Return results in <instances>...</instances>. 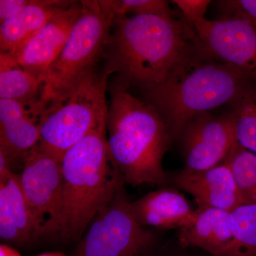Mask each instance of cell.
Returning a JSON list of instances; mask_svg holds the SVG:
<instances>
[{
  "instance_id": "obj_19",
  "label": "cell",
  "mask_w": 256,
  "mask_h": 256,
  "mask_svg": "<svg viewBox=\"0 0 256 256\" xmlns=\"http://www.w3.org/2000/svg\"><path fill=\"white\" fill-rule=\"evenodd\" d=\"M226 106L235 124L237 142L256 153V80L242 88Z\"/></svg>"
},
{
  "instance_id": "obj_13",
  "label": "cell",
  "mask_w": 256,
  "mask_h": 256,
  "mask_svg": "<svg viewBox=\"0 0 256 256\" xmlns=\"http://www.w3.org/2000/svg\"><path fill=\"white\" fill-rule=\"evenodd\" d=\"M40 110L18 101L0 99V152L8 164L24 156L40 141Z\"/></svg>"
},
{
  "instance_id": "obj_3",
  "label": "cell",
  "mask_w": 256,
  "mask_h": 256,
  "mask_svg": "<svg viewBox=\"0 0 256 256\" xmlns=\"http://www.w3.org/2000/svg\"><path fill=\"white\" fill-rule=\"evenodd\" d=\"M106 130L109 156L124 184H166L163 158L174 141L154 108L112 87Z\"/></svg>"
},
{
  "instance_id": "obj_18",
  "label": "cell",
  "mask_w": 256,
  "mask_h": 256,
  "mask_svg": "<svg viewBox=\"0 0 256 256\" xmlns=\"http://www.w3.org/2000/svg\"><path fill=\"white\" fill-rule=\"evenodd\" d=\"M44 90V80L26 72L12 55L0 54V99L40 108Z\"/></svg>"
},
{
  "instance_id": "obj_6",
  "label": "cell",
  "mask_w": 256,
  "mask_h": 256,
  "mask_svg": "<svg viewBox=\"0 0 256 256\" xmlns=\"http://www.w3.org/2000/svg\"><path fill=\"white\" fill-rule=\"evenodd\" d=\"M80 2L82 14L45 77L43 100L70 86L82 75L95 69L96 63L107 48L114 15L104 1Z\"/></svg>"
},
{
  "instance_id": "obj_22",
  "label": "cell",
  "mask_w": 256,
  "mask_h": 256,
  "mask_svg": "<svg viewBox=\"0 0 256 256\" xmlns=\"http://www.w3.org/2000/svg\"><path fill=\"white\" fill-rule=\"evenodd\" d=\"M114 20L127 16L128 14H158L170 16L176 14L170 8L169 2L164 0H104Z\"/></svg>"
},
{
  "instance_id": "obj_8",
  "label": "cell",
  "mask_w": 256,
  "mask_h": 256,
  "mask_svg": "<svg viewBox=\"0 0 256 256\" xmlns=\"http://www.w3.org/2000/svg\"><path fill=\"white\" fill-rule=\"evenodd\" d=\"M18 175L38 238L57 236L63 208L62 160L36 144L24 156L22 172Z\"/></svg>"
},
{
  "instance_id": "obj_25",
  "label": "cell",
  "mask_w": 256,
  "mask_h": 256,
  "mask_svg": "<svg viewBox=\"0 0 256 256\" xmlns=\"http://www.w3.org/2000/svg\"><path fill=\"white\" fill-rule=\"evenodd\" d=\"M30 0H0V23L18 14Z\"/></svg>"
},
{
  "instance_id": "obj_4",
  "label": "cell",
  "mask_w": 256,
  "mask_h": 256,
  "mask_svg": "<svg viewBox=\"0 0 256 256\" xmlns=\"http://www.w3.org/2000/svg\"><path fill=\"white\" fill-rule=\"evenodd\" d=\"M62 171L63 208L57 236L76 240L124 188V180L109 156L106 129L90 132L69 149L62 160Z\"/></svg>"
},
{
  "instance_id": "obj_7",
  "label": "cell",
  "mask_w": 256,
  "mask_h": 256,
  "mask_svg": "<svg viewBox=\"0 0 256 256\" xmlns=\"http://www.w3.org/2000/svg\"><path fill=\"white\" fill-rule=\"evenodd\" d=\"M124 188L98 213L74 256H148L156 236L133 214Z\"/></svg>"
},
{
  "instance_id": "obj_9",
  "label": "cell",
  "mask_w": 256,
  "mask_h": 256,
  "mask_svg": "<svg viewBox=\"0 0 256 256\" xmlns=\"http://www.w3.org/2000/svg\"><path fill=\"white\" fill-rule=\"evenodd\" d=\"M178 140L184 161V170L203 171L222 164L237 142L235 124L228 112H204L191 120Z\"/></svg>"
},
{
  "instance_id": "obj_24",
  "label": "cell",
  "mask_w": 256,
  "mask_h": 256,
  "mask_svg": "<svg viewBox=\"0 0 256 256\" xmlns=\"http://www.w3.org/2000/svg\"><path fill=\"white\" fill-rule=\"evenodd\" d=\"M181 12L182 16L191 28L206 20L207 8L210 4V0H174L172 1Z\"/></svg>"
},
{
  "instance_id": "obj_20",
  "label": "cell",
  "mask_w": 256,
  "mask_h": 256,
  "mask_svg": "<svg viewBox=\"0 0 256 256\" xmlns=\"http://www.w3.org/2000/svg\"><path fill=\"white\" fill-rule=\"evenodd\" d=\"M230 215L234 240L228 256H256V203L240 205Z\"/></svg>"
},
{
  "instance_id": "obj_11",
  "label": "cell",
  "mask_w": 256,
  "mask_h": 256,
  "mask_svg": "<svg viewBox=\"0 0 256 256\" xmlns=\"http://www.w3.org/2000/svg\"><path fill=\"white\" fill-rule=\"evenodd\" d=\"M82 10V2H74L13 56L26 72L45 82L48 69L65 46Z\"/></svg>"
},
{
  "instance_id": "obj_2",
  "label": "cell",
  "mask_w": 256,
  "mask_h": 256,
  "mask_svg": "<svg viewBox=\"0 0 256 256\" xmlns=\"http://www.w3.org/2000/svg\"><path fill=\"white\" fill-rule=\"evenodd\" d=\"M254 80L248 72L212 56L198 41L164 82L142 94L164 120L174 142L194 118L226 106Z\"/></svg>"
},
{
  "instance_id": "obj_1",
  "label": "cell",
  "mask_w": 256,
  "mask_h": 256,
  "mask_svg": "<svg viewBox=\"0 0 256 256\" xmlns=\"http://www.w3.org/2000/svg\"><path fill=\"white\" fill-rule=\"evenodd\" d=\"M182 14H139L114 20L104 56L114 87L142 92L164 82L198 45Z\"/></svg>"
},
{
  "instance_id": "obj_5",
  "label": "cell",
  "mask_w": 256,
  "mask_h": 256,
  "mask_svg": "<svg viewBox=\"0 0 256 256\" xmlns=\"http://www.w3.org/2000/svg\"><path fill=\"white\" fill-rule=\"evenodd\" d=\"M108 78L106 72L99 74L94 69L45 99L37 146L62 161L67 151L90 132L106 129Z\"/></svg>"
},
{
  "instance_id": "obj_16",
  "label": "cell",
  "mask_w": 256,
  "mask_h": 256,
  "mask_svg": "<svg viewBox=\"0 0 256 256\" xmlns=\"http://www.w3.org/2000/svg\"><path fill=\"white\" fill-rule=\"evenodd\" d=\"M73 3L60 0H30L18 14L1 23L0 54L18 53L54 16Z\"/></svg>"
},
{
  "instance_id": "obj_15",
  "label": "cell",
  "mask_w": 256,
  "mask_h": 256,
  "mask_svg": "<svg viewBox=\"0 0 256 256\" xmlns=\"http://www.w3.org/2000/svg\"><path fill=\"white\" fill-rule=\"evenodd\" d=\"M0 238L5 244L18 246L28 245L38 238L20 175L12 172L0 178Z\"/></svg>"
},
{
  "instance_id": "obj_21",
  "label": "cell",
  "mask_w": 256,
  "mask_h": 256,
  "mask_svg": "<svg viewBox=\"0 0 256 256\" xmlns=\"http://www.w3.org/2000/svg\"><path fill=\"white\" fill-rule=\"evenodd\" d=\"M226 161L244 204L256 203V153L236 143Z\"/></svg>"
},
{
  "instance_id": "obj_12",
  "label": "cell",
  "mask_w": 256,
  "mask_h": 256,
  "mask_svg": "<svg viewBox=\"0 0 256 256\" xmlns=\"http://www.w3.org/2000/svg\"><path fill=\"white\" fill-rule=\"evenodd\" d=\"M172 180L178 188L194 197L198 207L232 212L244 204L226 160L203 171L182 170L174 175Z\"/></svg>"
},
{
  "instance_id": "obj_17",
  "label": "cell",
  "mask_w": 256,
  "mask_h": 256,
  "mask_svg": "<svg viewBox=\"0 0 256 256\" xmlns=\"http://www.w3.org/2000/svg\"><path fill=\"white\" fill-rule=\"evenodd\" d=\"M130 207L140 223L156 229L182 228L192 222L196 210L182 194L170 188L150 192L131 202Z\"/></svg>"
},
{
  "instance_id": "obj_23",
  "label": "cell",
  "mask_w": 256,
  "mask_h": 256,
  "mask_svg": "<svg viewBox=\"0 0 256 256\" xmlns=\"http://www.w3.org/2000/svg\"><path fill=\"white\" fill-rule=\"evenodd\" d=\"M215 4L220 14L218 20H245L256 28V0H220Z\"/></svg>"
},
{
  "instance_id": "obj_14",
  "label": "cell",
  "mask_w": 256,
  "mask_h": 256,
  "mask_svg": "<svg viewBox=\"0 0 256 256\" xmlns=\"http://www.w3.org/2000/svg\"><path fill=\"white\" fill-rule=\"evenodd\" d=\"M230 213L198 207L192 222L178 229L180 245L198 248L214 256H228L234 240Z\"/></svg>"
},
{
  "instance_id": "obj_26",
  "label": "cell",
  "mask_w": 256,
  "mask_h": 256,
  "mask_svg": "<svg viewBox=\"0 0 256 256\" xmlns=\"http://www.w3.org/2000/svg\"><path fill=\"white\" fill-rule=\"evenodd\" d=\"M0 256H22L21 254L9 245L2 244L0 245Z\"/></svg>"
},
{
  "instance_id": "obj_27",
  "label": "cell",
  "mask_w": 256,
  "mask_h": 256,
  "mask_svg": "<svg viewBox=\"0 0 256 256\" xmlns=\"http://www.w3.org/2000/svg\"><path fill=\"white\" fill-rule=\"evenodd\" d=\"M36 256H68L60 252H44Z\"/></svg>"
},
{
  "instance_id": "obj_10",
  "label": "cell",
  "mask_w": 256,
  "mask_h": 256,
  "mask_svg": "<svg viewBox=\"0 0 256 256\" xmlns=\"http://www.w3.org/2000/svg\"><path fill=\"white\" fill-rule=\"evenodd\" d=\"M200 45L212 56L256 78V28L237 18L204 20L194 28Z\"/></svg>"
}]
</instances>
